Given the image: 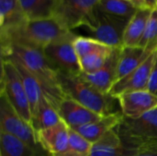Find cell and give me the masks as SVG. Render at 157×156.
<instances>
[{
  "mask_svg": "<svg viewBox=\"0 0 157 156\" xmlns=\"http://www.w3.org/2000/svg\"><path fill=\"white\" fill-rule=\"evenodd\" d=\"M1 59L17 63L29 71L39 81L43 96L58 110L66 96L60 86L57 69L42 51L17 44L2 45Z\"/></svg>",
  "mask_w": 157,
  "mask_h": 156,
  "instance_id": "1",
  "label": "cell"
},
{
  "mask_svg": "<svg viewBox=\"0 0 157 156\" xmlns=\"http://www.w3.org/2000/svg\"><path fill=\"white\" fill-rule=\"evenodd\" d=\"M73 34L72 31L63 28L53 17L38 20H27L22 25L0 32L1 46L17 44L40 51L48 45L65 39Z\"/></svg>",
  "mask_w": 157,
  "mask_h": 156,
  "instance_id": "2",
  "label": "cell"
},
{
  "mask_svg": "<svg viewBox=\"0 0 157 156\" xmlns=\"http://www.w3.org/2000/svg\"><path fill=\"white\" fill-rule=\"evenodd\" d=\"M80 74L73 75L58 72V80L64 95L100 116L118 112L115 111L117 98L99 91Z\"/></svg>",
  "mask_w": 157,
  "mask_h": 156,
  "instance_id": "3",
  "label": "cell"
},
{
  "mask_svg": "<svg viewBox=\"0 0 157 156\" xmlns=\"http://www.w3.org/2000/svg\"><path fill=\"white\" fill-rule=\"evenodd\" d=\"M115 130L128 150L136 154L157 151V107L137 119L123 116Z\"/></svg>",
  "mask_w": 157,
  "mask_h": 156,
  "instance_id": "4",
  "label": "cell"
},
{
  "mask_svg": "<svg viewBox=\"0 0 157 156\" xmlns=\"http://www.w3.org/2000/svg\"><path fill=\"white\" fill-rule=\"evenodd\" d=\"M0 95L6 98L11 107L25 121L32 125V116L24 85L17 69L9 60L1 59Z\"/></svg>",
  "mask_w": 157,
  "mask_h": 156,
  "instance_id": "5",
  "label": "cell"
},
{
  "mask_svg": "<svg viewBox=\"0 0 157 156\" xmlns=\"http://www.w3.org/2000/svg\"><path fill=\"white\" fill-rule=\"evenodd\" d=\"M129 21L124 18L109 16L97 6L92 23L79 27L76 29H83L84 37L94 39L112 48H121L123 46V36Z\"/></svg>",
  "mask_w": 157,
  "mask_h": 156,
  "instance_id": "6",
  "label": "cell"
},
{
  "mask_svg": "<svg viewBox=\"0 0 157 156\" xmlns=\"http://www.w3.org/2000/svg\"><path fill=\"white\" fill-rule=\"evenodd\" d=\"M100 0H56L53 18L65 29L73 31L92 23Z\"/></svg>",
  "mask_w": 157,
  "mask_h": 156,
  "instance_id": "7",
  "label": "cell"
},
{
  "mask_svg": "<svg viewBox=\"0 0 157 156\" xmlns=\"http://www.w3.org/2000/svg\"><path fill=\"white\" fill-rule=\"evenodd\" d=\"M0 131L15 136L36 150H42L38 143L33 126L25 121L2 95H0Z\"/></svg>",
  "mask_w": 157,
  "mask_h": 156,
  "instance_id": "8",
  "label": "cell"
},
{
  "mask_svg": "<svg viewBox=\"0 0 157 156\" xmlns=\"http://www.w3.org/2000/svg\"><path fill=\"white\" fill-rule=\"evenodd\" d=\"M75 38L76 35L73 32L71 36L48 45L42 51L58 72L73 75L82 73L80 61L74 47Z\"/></svg>",
  "mask_w": 157,
  "mask_h": 156,
  "instance_id": "9",
  "label": "cell"
},
{
  "mask_svg": "<svg viewBox=\"0 0 157 156\" xmlns=\"http://www.w3.org/2000/svg\"><path fill=\"white\" fill-rule=\"evenodd\" d=\"M156 52L157 50H155L136 69L117 81L110 88L109 94L116 98L123 93L147 90Z\"/></svg>",
  "mask_w": 157,
  "mask_h": 156,
  "instance_id": "10",
  "label": "cell"
},
{
  "mask_svg": "<svg viewBox=\"0 0 157 156\" xmlns=\"http://www.w3.org/2000/svg\"><path fill=\"white\" fill-rule=\"evenodd\" d=\"M117 100L125 118L137 119L157 107V96L148 90L123 93Z\"/></svg>",
  "mask_w": 157,
  "mask_h": 156,
  "instance_id": "11",
  "label": "cell"
},
{
  "mask_svg": "<svg viewBox=\"0 0 157 156\" xmlns=\"http://www.w3.org/2000/svg\"><path fill=\"white\" fill-rule=\"evenodd\" d=\"M58 113L61 120L73 130L94 122L103 117L67 97L60 103Z\"/></svg>",
  "mask_w": 157,
  "mask_h": 156,
  "instance_id": "12",
  "label": "cell"
},
{
  "mask_svg": "<svg viewBox=\"0 0 157 156\" xmlns=\"http://www.w3.org/2000/svg\"><path fill=\"white\" fill-rule=\"evenodd\" d=\"M69 133L70 128L63 120L52 127L36 132L39 145L44 152L52 156L61 154L67 149Z\"/></svg>",
  "mask_w": 157,
  "mask_h": 156,
  "instance_id": "13",
  "label": "cell"
},
{
  "mask_svg": "<svg viewBox=\"0 0 157 156\" xmlns=\"http://www.w3.org/2000/svg\"><path fill=\"white\" fill-rule=\"evenodd\" d=\"M121 48H114L107 63L96 73L86 74L81 73V76L99 91L109 94L110 88L117 80L118 63Z\"/></svg>",
  "mask_w": 157,
  "mask_h": 156,
  "instance_id": "14",
  "label": "cell"
},
{
  "mask_svg": "<svg viewBox=\"0 0 157 156\" xmlns=\"http://www.w3.org/2000/svg\"><path fill=\"white\" fill-rule=\"evenodd\" d=\"M136 153L128 150L113 129L92 143L89 156H132Z\"/></svg>",
  "mask_w": 157,
  "mask_h": 156,
  "instance_id": "15",
  "label": "cell"
},
{
  "mask_svg": "<svg viewBox=\"0 0 157 156\" xmlns=\"http://www.w3.org/2000/svg\"><path fill=\"white\" fill-rule=\"evenodd\" d=\"M123 120L121 112H115L107 116H103L98 120L79 127L75 131L86 139L91 143L97 142L104 134L118 127ZM73 130V129H72Z\"/></svg>",
  "mask_w": 157,
  "mask_h": 156,
  "instance_id": "16",
  "label": "cell"
},
{
  "mask_svg": "<svg viewBox=\"0 0 157 156\" xmlns=\"http://www.w3.org/2000/svg\"><path fill=\"white\" fill-rule=\"evenodd\" d=\"M152 52L140 46H122L120 51L116 82L136 69Z\"/></svg>",
  "mask_w": 157,
  "mask_h": 156,
  "instance_id": "17",
  "label": "cell"
},
{
  "mask_svg": "<svg viewBox=\"0 0 157 156\" xmlns=\"http://www.w3.org/2000/svg\"><path fill=\"white\" fill-rule=\"evenodd\" d=\"M27 20L19 0H0V32L13 29Z\"/></svg>",
  "mask_w": 157,
  "mask_h": 156,
  "instance_id": "18",
  "label": "cell"
},
{
  "mask_svg": "<svg viewBox=\"0 0 157 156\" xmlns=\"http://www.w3.org/2000/svg\"><path fill=\"white\" fill-rule=\"evenodd\" d=\"M153 9H137L134 16L129 21L123 36V46H139L144 34L148 19Z\"/></svg>",
  "mask_w": 157,
  "mask_h": 156,
  "instance_id": "19",
  "label": "cell"
},
{
  "mask_svg": "<svg viewBox=\"0 0 157 156\" xmlns=\"http://www.w3.org/2000/svg\"><path fill=\"white\" fill-rule=\"evenodd\" d=\"M12 63L17 69L18 74L21 77V80H22V83L24 85V88L27 94V97L29 103L31 116L33 119L38 112L40 102L41 100V97H43L39 81L37 80V78L29 71H28L24 66L15 62H12Z\"/></svg>",
  "mask_w": 157,
  "mask_h": 156,
  "instance_id": "20",
  "label": "cell"
},
{
  "mask_svg": "<svg viewBox=\"0 0 157 156\" xmlns=\"http://www.w3.org/2000/svg\"><path fill=\"white\" fill-rule=\"evenodd\" d=\"M43 150H36L15 136L0 131V156H40Z\"/></svg>",
  "mask_w": 157,
  "mask_h": 156,
  "instance_id": "21",
  "label": "cell"
},
{
  "mask_svg": "<svg viewBox=\"0 0 157 156\" xmlns=\"http://www.w3.org/2000/svg\"><path fill=\"white\" fill-rule=\"evenodd\" d=\"M28 20L52 18L56 0H19Z\"/></svg>",
  "mask_w": 157,
  "mask_h": 156,
  "instance_id": "22",
  "label": "cell"
},
{
  "mask_svg": "<svg viewBox=\"0 0 157 156\" xmlns=\"http://www.w3.org/2000/svg\"><path fill=\"white\" fill-rule=\"evenodd\" d=\"M61 121L62 120L57 108H54L43 96L40 102L38 112L32 119V126L35 131L37 132L38 131L52 127Z\"/></svg>",
  "mask_w": 157,
  "mask_h": 156,
  "instance_id": "23",
  "label": "cell"
},
{
  "mask_svg": "<svg viewBox=\"0 0 157 156\" xmlns=\"http://www.w3.org/2000/svg\"><path fill=\"white\" fill-rule=\"evenodd\" d=\"M98 7L104 13L131 20L137 11V8L127 0H100Z\"/></svg>",
  "mask_w": 157,
  "mask_h": 156,
  "instance_id": "24",
  "label": "cell"
},
{
  "mask_svg": "<svg viewBox=\"0 0 157 156\" xmlns=\"http://www.w3.org/2000/svg\"><path fill=\"white\" fill-rule=\"evenodd\" d=\"M113 49L114 48L108 47L79 59L82 73L86 74H90L98 71L107 63L108 59L113 51Z\"/></svg>",
  "mask_w": 157,
  "mask_h": 156,
  "instance_id": "25",
  "label": "cell"
},
{
  "mask_svg": "<svg viewBox=\"0 0 157 156\" xmlns=\"http://www.w3.org/2000/svg\"><path fill=\"white\" fill-rule=\"evenodd\" d=\"M92 143L75 130L70 129L67 149L56 156H89Z\"/></svg>",
  "mask_w": 157,
  "mask_h": 156,
  "instance_id": "26",
  "label": "cell"
},
{
  "mask_svg": "<svg viewBox=\"0 0 157 156\" xmlns=\"http://www.w3.org/2000/svg\"><path fill=\"white\" fill-rule=\"evenodd\" d=\"M139 46L149 51L157 50V7L152 10Z\"/></svg>",
  "mask_w": 157,
  "mask_h": 156,
  "instance_id": "27",
  "label": "cell"
},
{
  "mask_svg": "<svg viewBox=\"0 0 157 156\" xmlns=\"http://www.w3.org/2000/svg\"><path fill=\"white\" fill-rule=\"evenodd\" d=\"M74 47L78 58L81 59L92 52L106 49L109 46L91 38H87L84 36H76V38L74 40Z\"/></svg>",
  "mask_w": 157,
  "mask_h": 156,
  "instance_id": "28",
  "label": "cell"
},
{
  "mask_svg": "<svg viewBox=\"0 0 157 156\" xmlns=\"http://www.w3.org/2000/svg\"><path fill=\"white\" fill-rule=\"evenodd\" d=\"M147 90L157 96V52L156 57H155V63L153 65V69H152V73H151Z\"/></svg>",
  "mask_w": 157,
  "mask_h": 156,
  "instance_id": "29",
  "label": "cell"
},
{
  "mask_svg": "<svg viewBox=\"0 0 157 156\" xmlns=\"http://www.w3.org/2000/svg\"><path fill=\"white\" fill-rule=\"evenodd\" d=\"M132 156H157V151H146L138 153Z\"/></svg>",
  "mask_w": 157,
  "mask_h": 156,
  "instance_id": "30",
  "label": "cell"
},
{
  "mask_svg": "<svg viewBox=\"0 0 157 156\" xmlns=\"http://www.w3.org/2000/svg\"><path fill=\"white\" fill-rule=\"evenodd\" d=\"M145 2L149 9H155L157 7V0H145Z\"/></svg>",
  "mask_w": 157,
  "mask_h": 156,
  "instance_id": "31",
  "label": "cell"
},
{
  "mask_svg": "<svg viewBox=\"0 0 157 156\" xmlns=\"http://www.w3.org/2000/svg\"><path fill=\"white\" fill-rule=\"evenodd\" d=\"M40 156H52V155H50V154H48L46 152H44V153H43V154H42Z\"/></svg>",
  "mask_w": 157,
  "mask_h": 156,
  "instance_id": "32",
  "label": "cell"
},
{
  "mask_svg": "<svg viewBox=\"0 0 157 156\" xmlns=\"http://www.w3.org/2000/svg\"><path fill=\"white\" fill-rule=\"evenodd\" d=\"M127 1H131V0H127Z\"/></svg>",
  "mask_w": 157,
  "mask_h": 156,
  "instance_id": "33",
  "label": "cell"
}]
</instances>
